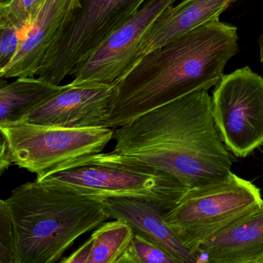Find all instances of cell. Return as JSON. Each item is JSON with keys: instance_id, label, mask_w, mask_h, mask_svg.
Returning <instances> with one entry per match:
<instances>
[{"instance_id": "cell-13", "label": "cell", "mask_w": 263, "mask_h": 263, "mask_svg": "<svg viewBox=\"0 0 263 263\" xmlns=\"http://www.w3.org/2000/svg\"><path fill=\"white\" fill-rule=\"evenodd\" d=\"M197 250L207 263H258L263 259V205Z\"/></svg>"}, {"instance_id": "cell-6", "label": "cell", "mask_w": 263, "mask_h": 263, "mask_svg": "<svg viewBox=\"0 0 263 263\" xmlns=\"http://www.w3.org/2000/svg\"><path fill=\"white\" fill-rule=\"evenodd\" d=\"M146 0H79L48 50L38 78L55 86L87 59Z\"/></svg>"}, {"instance_id": "cell-21", "label": "cell", "mask_w": 263, "mask_h": 263, "mask_svg": "<svg viewBox=\"0 0 263 263\" xmlns=\"http://www.w3.org/2000/svg\"><path fill=\"white\" fill-rule=\"evenodd\" d=\"M92 242L93 239L91 236L80 248L77 249L70 256L63 259L61 263H86L92 248Z\"/></svg>"}, {"instance_id": "cell-20", "label": "cell", "mask_w": 263, "mask_h": 263, "mask_svg": "<svg viewBox=\"0 0 263 263\" xmlns=\"http://www.w3.org/2000/svg\"><path fill=\"white\" fill-rule=\"evenodd\" d=\"M20 31L15 28L0 30V73L6 69L20 46Z\"/></svg>"}, {"instance_id": "cell-25", "label": "cell", "mask_w": 263, "mask_h": 263, "mask_svg": "<svg viewBox=\"0 0 263 263\" xmlns=\"http://www.w3.org/2000/svg\"><path fill=\"white\" fill-rule=\"evenodd\" d=\"M11 1H12V0H0V6L8 4V3H10Z\"/></svg>"}, {"instance_id": "cell-23", "label": "cell", "mask_w": 263, "mask_h": 263, "mask_svg": "<svg viewBox=\"0 0 263 263\" xmlns=\"http://www.w3.org/2000/svg\"><path fill=\"white\" fill-rule=\"evenodd\" d=\"M114 263H136L133 259V256L129 253V250L126 252L123 256H120L115 262Z\"/></svg>"}, {"instance_id": "cell-7", "label": "cell", "mask_w": 263, "mask_h": 263, "mask_svg": "<svg viewBox=\"0 0 263 263\" xmlns=\"http://www.w3.org/2000/svg\"><path fill=\"white\" fill-rule=\"evenodd\" d=\"M7 139L12 164L41 179L77 166L103 153L114 139V129H69L22 123L2 128Z\"/></svg>"}, {"instance_id": "cell-22", "label": "cell", "mask_w": 263, "mask_h": 263, "mask_svg": "<svg viewBox=\"0 0 263 263\" xmlns=\"http://www.w3.org/2000/svg\"><path fill=\"white\" fill-rule=\"evenodd\" d=\"M12 164L9 155L7 139L3 131L0 129V174Z\"/></svg>"}, {"instance_id": "cell-24", "label": "cell", "mask_w": 263, "mask_h": 263, "mask_svg": "<svg viewBox=\"0 0 263 263\" xmlns=\"http://www.w3.org/2000/svg\"><path fill=\"white\" fill-rule=\"evenodd\" d=\"M258 46L259 49V60L263 64V32L258 38Z\"/></svg>"}, {"instance_id": "cell-26", "label": "cell", "mask_w": 263, "mask_h": 263, "mask_svg": "<svg viewBox=\"0 0 263 263\" xmlns=\"http://www.w3.org/2000/svg\"><path fill=\"white\" fill-rule=\"evenodd\" d=\"M6 83H7V82L6 81V80H0V86L6 84Z\"/></svg>"}, {"instance_id": "cell-3", "label": "cell", "mask_w": 263, "mask_h": 263, "mask_svg": "<svg viewBox=\"0 0 263 263\" xmlns=\"http://www.w3.org/2000/svg\"><path fill=\"white\" fill-rule=\"evenodd\" d=\"M5 202L15 263H57L79 237L110 219L100 199L49 179L17 187Z\"/></svg>"}, {"instance_id": "cell-19", "label": "cell", "mask_w": 263, "mask_h": 263, "mask_svg": "<svg viewBox=\"0 0 263 263\" xmlns=\"http://www.w3.org/2000/svg\"><path fill=\"white\" fill-rule=\"evenodd\" d=\"M0 263H15L13 227L5 201L0 199Z\"/></svg>"}, {"instance_id": "cell-14", "label": "cell", "mask_w": 263, "mask_h": 263, "mask_svg": "<svg viewBox=\"0 0 263 263\" xmlns=\"http://www.w3.org/2000/svg\"><path fill=\"white\" fill-rule=\"evenodd\" d=\"M239 1L243 0H182L179 4L170 6L144 36L139 48V60L192 29L219 18L224 11Z\"/></svg>"}, {"instance_id": "cell-17", "label": "cell", "mask_w": 263, "mask_h": 263, "mask_svg": "<svg viewBox=\"0 0 263 263\" xmlns=\"http://www.w3.org/2000/svg\"><path fill=\"white\" fill-rule=\"evenodd\" d=\"M43 0H12L0 6V30L27 29L33 23Z\"/></svg>"}, {"instance_id": "cell-10", "label": "cell", "mask_w": 263, "mask_h": 263, "mask_svg": "<svg viewBox=\"0 0 263 263\" xmlns=\"http://www.w3.org/2000/svg\"><path fill=\"white\" fill-rule=\"evenodd\" d=\"M112 96L114 83H69L35 108L23 123L69 129L103 127Z\"/></svg>"}, {"instance_id": "cell-27", "label": "cell", "mask_w": 263, "mask_h": 263, "mask_svg": "<svg viewBox=\"0 0 263 263\" xmlns=\"http://www.w3.org/2000/svg\"><path fill=\"white\" fill-rule=\"evenodd\" d=\"M258 263H263V259H262V260L259 261V262Z\"/></svg>"}, {"instance_id": "cell-16", "label": "cell", "mask_w": 263, "mask_h": 263, "mask_svg": "<svg viewBox=\"0 0 263 263\" xmlns=\"http://www.w3.org/2000/svg\"><path fill=\"white\" fill-rule=\"evenodd\" d=\"M134 233L127 224L114 219L100 226L92 234L93 242L86 263H114L123 256Z\"/></svg>"}, {"instance_id": "cell-11", "label": "cell", "mask_w": 263, "mask_h": 263, "mask_svg": "<svg viewBox=\"0 0 263 263\" xmlns=\"http://www.w3.org/2000/svg\"><path fill=\"white\" fill-rule=\"evenodd\" d=\"M110 219L127 224L135 234L151 241L183 263H207L199 250L187 247L164 220L165 210L153 202L129 197L101 199Z\"/></svg>"}, {"instance_id": "cell-2", "label": "cell", "mask_w": 263, "mask_h": 263, "mask_svg": "<svg viewBox=\"0 0 263 263\" xmlns=\"http://www.w3.org/2000/svg\"><path fill=\"white\" fill-rule=\"evenodd\" d=\"M238 28L211 20L144 55L114 83L103 128L126 126L153 109L199 90H209L239 52Z\"/></svg>"}, {"instance_id": "cell-15", "label": "cell", "mask_w": 263, "mask_h": 263, "mask_svg": "<svg viewBox=\"0 0 263 263\" xmlns=\"http://www.w3.org/2000/svg\"><path fill=\"white\" fill-rule=\"evenodd\" d=\"M39 78H18L0 86V129L23 123L35 108L61 90Z\"/></svg>"}, {"instance_id": "cell-12", "label": "cell", "mask_w": 263, "mask_h": 263, "mask_svg": "<svg viewBox=\"0 0 263 263\" xmlns=\"http://www.w3.org/2000/svg\"><path fill=\"white\" fill-rule=\"evenodd\" d=\"M79 3V0H43L33 23L26 29L16 53L0 73V80L37 75L63 23Z\"/></svg>"}, {"instance_id": "cell-9", "label": "cell", "mask_w": 263, "mask_h": 263, "mask_svg": "<svg viewBox=\"0 0 263 263\" xmlns=\"http://www.w3.org/2000/svg\"><path fill=\"white\" fill-rule=\"evenodd\" d=\"M178 0H146L140 9L105 39L74 71L72 84L83 82L112 84L139 61L141 43L159 17Z\"/></svg>"}, {"instance_id": "cell-8", "label": "cell", "mask_w": 263, "mask_h": 263, "mask_svg": "<svg viewBox=\"0 0 263 263\" xmlns=\"http://www.w3.org/2000/svg\"><path fill=\"white\" fill-rule=\"evenodd\" d=\"M214 87L212 110L221 139L236 157H247L263 145V77L244 66Z\"/></svg>"}, {"instance_id": "cell-1", "label": "cell", "mask_w": 263, "mask_h": 263, "mask_svg": "<svg viewBox=\"0 0 263 263\" xmlns=\"http://www.w3.org/2000/svg\"><path fill=\"white\" fill-rule=\"evenodd\" d=\"M114 132L112 156L173 176L189 190L233 173V156L216 128L208 90L149 111Z\"/></svg>"}, {"instance_id": "cell-18", "label": "cell", "mask_w": 263, "mask_h": 263, "mask_svg": "<svg viewBox=\"0 0 263 263\" xmlns=\"http://www.w3.org/2000/svg\"><path fill=\"white\" fill-rule=\"evenodd\" d=\"M128 250L136 263H183L162 247L135 233Z\"/></svg>"}, {"instance_id": "cell-4", "label": "cell", "mask_w": 263, "mask_h": 263, "mask_svg": "<svg viewBox=\"0 0 263 263\" xmlns=\"http://www.w3.org/2000/svg\"><path fill=\"white\" fill-rule=\"evenodd\" d=\"M43 179L61 182L80 194L100 200L136 198L153 202L166 212L176 206L189 190L173 176L122 160L110 153L96 155L85 163Z\"/></svg>"}, {"instance_id": "cell-5", "label": "cell", "mask_w": 263, "mask_h": 263, "mask_svg": "<svg viewBox=\"0 0 263 263\" xmlns=\"http://www.w3.org/2000/svg\"><path fill=\"white\" fill-rule=\"evenodd\" d=\"M263 205L261 190L232 173L222 182L190 189L164 220L190 248L213 237Z\"/></svg>"}]
</instances>
